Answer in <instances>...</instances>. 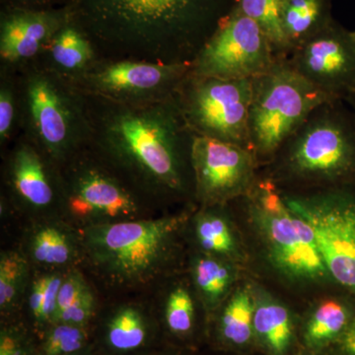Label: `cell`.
I'll list each match as a JSON object with an SVG mask.
<instances>
[{
  "label": "cell",
  "mask_w": 355,
  "mask_h": 355,
  "mask_svg": "<svg viewBox=\"0 0 355 355\" xmlns=\"http://www.w3.org/2000/svg\"><path fill=\"white\" fill-rule=\"evenodd\" d=\"M224 207H200L191 218L193 237L200 253L233 263L240 259L241 251Z\"/></svg>",
  "instance_id": "cell-20"
},
{
  "label": "cell",
  "mask_w": 355,
  "mask_h": 355,
  "mask_svg": "<svg viewBox=\"0 0 355 355\" xmlns=\"http://www.w3.org/2000/svg\"><path fill=\"white\" fill-rule=\"evenodd\" d=\"M292 69L331 100L355 94V32L333 21L287 58Z\"/></svg>",
  "instance_id": "cell-15"
},
{
  "label": "cell",
  "mask_w": 355,
  "mask_h": 355,
  "mask_svg": "<svg viewBox=\"0 0 355 355\" xmlns=\"http://www.w3.org/2000/svg\"><path fill=\"white\" fill-rule=\"evenodd\" d=\"M62 216L80 229L154 216L155 209L87 149L60 166Z\"/></svg>",
  "instance_id": "cell-8"
},
{
  "label": "cell",
  "mask_w": 355,
  "mask_h": 355,
  "mask_svg": "<svg viewBox=\"0 0 355 355\" xmlns=\"http://www.w3.org/2000/svg\"><path fill=\"white\" fill-rule=\"evenodd\" d=\"M282 195L309 224L331 282L355 298V184Z\"/></svg>",
  "instance_id": "cell-9"
},
{
  "label": "cell",
  "mask_w": 355,
  "mask_h": 355,
  "mask_svg": "<svg viewBox=\"0 0 355 355\" xmlns=\"http://www.w3.org/2000/svg\"><path fill=\"white\" fill-rule=\"evenodd\" d=\"M244 198L268 259L282 275L298 282L331 280L309 224L289 209L272 181L260 176Z\"/></svg>",
  "instance_id": "cell-7"
},
{
  "label": "cell",
  "mask_w": 355,
  "mask_h": 355,
  "mask_svg": "<svg viewBox=\"0 0 355 355\" xmlns=\"http://www.w3.org/2000/svg\"><path fill=\"white\" fill-rule=\"evenodd\" d=\"M254 336L270 355H286L293 340L291 311L265 291H254Z\"/></svg>",
  "instance_id": "cell-19"
},
{
  "label": "cell",
  "mask_w": 355,
  "mask_h": 355,
  "mask_svg": "<svg viewBox=\"0 0 355 355\" xmlns=\"http://www.w3.org/2000/svg\"><path fill=\"white\" fill-rule=\"evenodd\" d=\"M345 103L349 105L350 109H352L355 114V94L352 95V97H349V99L345 101Z\"/></svg>",
  "instance_id": "cell-36"
},
{
  "label": "cell",
  "mask_w": 355,
  "mask_h": 355,
  "mask_svg": "<svg viewBox=\"0 0 355 355\" xmlns=\"http://www.w3.org/2000/svg\"><path fill=\"white\" fill-rule=\"evenodd\" d=\"M96 308H97V298H96L95 292L90 288L67 309L58 313L53 323L87 327L91 319L94 316Z\"/></svg>",
  "instance_id": "cell-32"
},
{
  "label": "cell",
  "mask_w": 355,
  "mask_h": 355,
  "mask_svg": "<svg viewBox=\"0 0 355 355\" xmlns=\"http://www.w3.org/2000/svg\"><path fill=\"white\" fill-rule=\"evenodd\" d=\"M0 355H28L24 336L16 328H4L0 335Z\"/></svg>",
  "instance_id": "cell-33"
},
{
  "label": "cell",
  "mask_w": 355,
  "mask_h": 355,
  "mask_svg": "<svg viewBox=\"0 0 355 355\" xmlns=\"http://www.w3.org/2000/svg\"><path fill=\"white\" fill-rule=\"evenodd\" d=\"M191 279L196 294L209 312L230 295L235 280L233 263L198 252L191 261Z\"/></svg>",
  "instance_id": "cell-22"
},
{
  "label": "cell",
  "mask_w": 355,
  "mask_h": 355,
  "mask_svg": "<svg viewBox=\"0 0 355 355\" xmlns=\"http://www.w3.org/2000/svg\"><path fill=\"white\" fill-rule=\"evenodd\" d=\"M20 250L33 270H69L83 263L80 232L62 216L31 220Z\"/></svg>",
  "instance_id": "cell-17"
},
{
  "label": "cell",
  "mask_w": 355,
  "mask_h": 355,
  "mask_svg": "<svg viewBox=\"0 0 355 355\" xmlns=\"http://www.w3.org/2000/svg\"><path fill=\"white\" fill-rule=\"evenodd\" d=\"M328 101L331 98L299 76L287 58H277L252 79L248 133L259 166L268 164L309 114Z\"/></svg>",
  "instance_id": "cell-6"
},
{
  "label": "cell",
  "mask_w": 355,
  "mask_h": 355,
  "mask_svg": "<svg viewBox=\"0 0 355 355\" xmlns=\"http://www.w3.org/2000/svg\"><path fill=\"white\" fill-rule=\"evenodd\" d=\"M99 58L92 41L69 18L37 60L65 78L76 81Z\"/></svg>",
  "instance_id": "cell-18"
},
{
  "label": "cell",
  "mask_w": 355,
  "mask_h": 355,
  "mask_svg": "<svg viewBox=\"0 0 355 355\" xmlns=\"http://www.w3.org/2000/svg\"><path fill=\"white\" fill-rule=\"evenodd\" d=\"M88 343L87 327L53 323L46 329L41 347L42 355H76Z\"/></svg>",
  "instance_id": "cell-31"
},
{
  "label": "cell",
  "mask_w": 355,
  "mask_h": 355,
  "mask_svg": "<svg viewBox=\"0 0 355 355\" xmlns=\"http://www.w3.org/2000/svg\"><path fill=\"white\" fill-rule=\"evenodd\" d=\"M33 268L21 250H6L0 254V311L12 314L24 305Z\"/></svg>",
  "instance_id": "cell-26"
},
{
  "label": "cell",
  "mask_w": 355,
  "mask_h": 355,
  "mask_svg": "<svg viewBox=\"0 0 355 355\" xmlns=\"http://www.w3.org/2000/svg\"><path fill=\"white\" fill-rule=\"evenodd\" d=\"M150 335V320L146 309L137 303L118 306L110 314L105 328V342L119 354L141 349Z\"/></svg>",
  "instance_id": "cell-23"
},
{
  "label": "cell",
  "mask_w": 355,
  "mask_h": 355,
  "mask_svg": "<svg viewBox=\"0 0 355 355\" xmlns=\"http://www.w3.org/2000/svg\"><path fill=\"white\" fill-rule=\"evenodd\" d=\"M277 58L260 26L236 6L191 62V72L231 80L254 79Z\"/></svg>",
  "instance_id": "cell-11"
},
{
  "label": "cell",
  "mask_w": 355,
  "mask_h": 355,
  "mask_svg": "<svg viewBox=\"0 0 355 355\" xmlns=\"http://www.w3.org/2000/svg\"><path fill=\"white\" fill-rule=\"evenodd\" d=\"M1 196L30 220L62 216L60 166L22 135L4 151Z\"/></svg>",
  "instance_id": "cell-13"
},
{
  "label": "cell",
  "mask_w": 355,
  "mask_h": 355,
  "mask_svg": "<svg viewBox=\"0 0 355 355\" xmlns=\"http://www.w3.org/2000/svg\"><path fill=\"white\" fill-rule=\"evenodd\" d=\"M69 18L62 6L49 9L0 7V65L15 70L38 60Z\"/></svg>",
  "instance_id": "cell-16"
},
{
  "label": "cell",
  "mask_w": 355,
  "mask_h": 355,
  "mask_svg": "<svg viewBox=\"0 0 355 355\" xmlns=\"http://www.w3.org/2000/svg\"><path fill=\"white\" fill-rule=\"evenodd\" d=\"M355 317V298L349 293L324 299L315 308L306 323L305 342L320 349L340 342Z\"/></svg>",
  "instance_id": "cell-21"
},
{
  "label": "cell",
  "mask_w": 355,
  "mask_h": 355,
  "mask_svg": "<svg viewBox=\"0 0 355 355\" xmlns=\"http://www.w3.org/2000/svg\"><path fill=\"white\" fill-rule=\"evenodd\" d=\"M190 219L184 211L80 229L83 263L116 288L154 284L171 268Z\"/></svg>",
  "instance_id": "cell-3"
},
{
  "label": "cell",
  "mask_w": 355,
  "mask_h": 355,
  "mask_svg": "<svg viewBox=\"0 0 355 355\" xmlns=\"http://www.w3.org/2000/svg\"><path fill=\"white\" fill-rule=\"evenodd\" d=\"M19 135V101L15 72L0 65V148L2 153Z\"/></svg>",
  "instance_id": "cell-29"
},
{
  "label": "cell",
  "mask_w": 355,
  "mask_h": 355,
  "mask_svg": "<svg viewBox=\"0 0 355 355\" xmlns=\"http://www.w3.org/2000/svg\"><path fill=\"white\" fill-rule=\"evenodd\" d=\"M237 6L245 15L260 26L272 44L275 57H289L291 49L282 28L284 0H238Z\"/></svg>",
  "instance_id": "cell-28"
},
{
  "label": "cell",
  "mask_w": 355,
  "mask_h": 355,
  "mask_svg": "<svg viewBox=\"0 0 355 355\" xmlns=\"http://www.w3.org/2000/svg\"><path fill=\"white\" fill-rule=\"evenodd\" d=\"M238 0H62L100 58L191 64Z\"/></svg>",
  "instance_id": "cell-2"
},
{
  "label": "cell",
  "mask_w": 355,
  "mask_h": 355,
  "mask_svg": "<svg viewBox=\"0 0 355 355\" xmlns=\"http://www.w3.org/2000/svg\"><path fill=\"white\" fill-rule=\"evenodd\" d=\"M191 64L99 58L76 81L89 94L125 104H148L169 99L190 73Z\"/></svg>",
  "instance_id": "cell-12"
},
{
  "label": "cell",
  "mask_w": 355,
  "mask_h": 355,
  "mask_svg": "<svg viewBox=\"0 0 355 355\" xmlns=\"http://www.w3.org/2000/svg\"><path fill=\"white\" fill-rule=\"evenodd\" d=\"M84 94L89 153L154 209L195 200L196 135L175 95L148 104H125Z\"/></svg>",
  "instance_id": "cell-1"
},
{
  "label": "cell",
  "mask_w": 355,
  "mask_h": 355,
  "mask_svg": "<svg viewBox=\"0 0 355 355\" xmlns=\"http://www.w3.org/2000/svg\"><path fill=\"white\" fill-rule=\"evenodd\" d=\"M254 291L240 287L230 294L222 307L219 333L224 342L243 347L254 336Z\"/></svg>",
  "instance_id": "cell-25"
},
{
  "label": "cell",
  "mask_w": 355,
  "mask_h": 355,
  "mask_svg": "<svg viewBox=\"0 0 355 355\" xmlns=\"http://www.w3.org/2000/svg\"><path fill=\"white\" fill-rule=\"evenodd\" d=\"M340 349L345 355H355V317L349 329L340 340Z\"/></svg>",
  "instance_id": "cell-35"
},
{
  "label": "cell",
  "mask_w": 355,
  "mask_h": 355,
  "mask_svg": "<svg viewBox=\"0 0 355 355\" xmlns=\"http://www.w3.org/2000/svg\"><path fill=\"white\" fill-rule=\"evenodd\" d=\"M266 166L277 188L301 191L355 184V114L331 100L317 107Z\"/></svg>",
  "instance_id": "cell-4"
},
{
  "label": "cell",
  "mask_w": 355,
  "mask_h": 355,
  "mask_svg": "<svg viewBox=\"0 0 355 355\" xmlns=\"http://www.w3.org/2000/svg\"><path fill=\"white\" fill-rule=\"evenodd\" d=\"M62 0H0V7L12 8L49 9L60 6Z\"/></svg>",
  "instance_id": "cell-34"
},
{
  "label": "cell",
  "mask_w": 355,
  "mask_h": 355,
  "mask_svg": "<svg viewBox=\"0 0 355 355\" xmlns=\"http://www.w3.org/2000/svg\"><path fill=\"white\" fill-rule=\"evenodd\" d=\"M191 165L195 200L200 207L244 198L260 178V166L251 150L209 137H195Z\"/></svg>",
  "instance_id": "cell-14"
},
{
  "label": "cell",
  "mask_w": 355,
  "mask_h": 355,
  "mask_svg": "<svg viewBox=\"0 0 355 355\" xmlns=\"http://www.w3.org/2000/svg\"><path fill=\"white\" fill-rule=\"evenodd\" d=\"M282 20L291 53L330 24L328 0H284Z\"/></svg>",
  "instance_id": "cell-24"
},
{
  "label": "cell",
  "mask_w": 355,
  "mask_h": 355,
  "mask_svg": "<svg viewBox=\"0 0 355 355\" xmlns=\"http://www.w3.org/2000/svg\"><path fill=\"white\" fill-rule=\"evenodd\" d=\"M252 79L231 80L190 73L175 98L196 137H209L249 149L248 116Z\"/></svg>",
  "instance_id": "cell-10"
},
{
  "label": "cell",
  "mask_w": 355,
  "mask_h": 355,
  "mask_svg": "<svg viewBox=\"0 0 355 355\" xmlns=\"http://www.w3.org/2000/svg\"><path fill=\"white\" fill-rule=\"evenodd\" d=\"M67 270H33L24 305L35 323L49 327L53 323L58 291Z\"/></svg>",
  "instance_id": "cell-27"
},
{
  "label": "cell",
  "mask_w": 355,
  "mask_h": 355,
  "mask_svg": "<svg viewBox=\"0 0 355 355\" xmlns=\"http://www.w3.org/2000/svg\"><path fill=\"white\" fill-rule=\"evenodd\" d=\"M19 101V135L58 166L86 149L85 94L40 60L14 70Z\"/></svg>",
  "instance_id": "cell-5"
},
{
  "label": "cell",
  "mask_w": 355,
  "mask_h": 355,
  "mask_svg": "<svg viewBox=\"0 0 355 355\" xmlns=\"http://www.w3.org/2000/svg\"><path fill=\"white\" fill-rule=\"evenodd\" d=\"M163 317L168 330L178 336L188 335L196 320V301L190 288L177 284L170 287L163 298Z\"/></svg>",
  "instance_id": "cell-30"
},
{
  "label": "cell",
  "mask_w": 355,
  "mask_h": 355,
  "mask_svg": "<svg viewBox=\"0 0 355 355\" xmlns=\"http://www.w3.org/2000/svg\"><path fill=\"white\" fill-rule=\"evenodd\" d=\"M76 355H78V354H76Z\"/></svg>",
  "instance_id": "cell-37"
}]
</instances>
